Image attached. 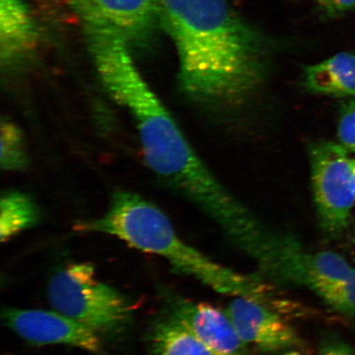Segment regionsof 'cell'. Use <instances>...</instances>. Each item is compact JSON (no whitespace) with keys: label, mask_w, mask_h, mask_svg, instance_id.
<instances>
[{"label":"cell","mask_w":355,"mask_h":355,"mask_svg":"<svg viewBox=\"0 0 355 355\" xmlns=\"http://www.w3.org/2000/svg\"><path fill=\"white\" fill-rule=\"evenodd\" d=\"M225 311L243 343L261 352H284L302 343L294 328L263 302L237 296Z\"/></svg>","instance_id":"ba28073f"},{"label":"cell","mask_w":355,"mask_h":355,"mask_svg":"<svg viewBox=\"0 0 355 355\" xmlns=\"http://www.w3.org/2000/svg\"><path fill=\"white\" fill-rule=\"evenodd\" d=\"M309 158L319 227L327 236H338L347 228L355 202L350 188L352 158L332 141L311 146Z\"/></svg>","instance_id":"5b68a950"},{"label":"cell","mask_w":355,"mask_h":355,"mask_svg":"<svg viewBox=\"0 0 355 355\" xmlns=\"http://www.w3.org/2000/svg\"><path fill=\"white\" fill-rule=\"evenodd\" d=\"M6 326L28 343L64 345L103 354L101 336L95 331L57 311L6 309Z\"/></svg>","instance_id":"52a82bcc"},{"label":"cell","mask_w":355,"mask_h":355,"mask_svg":"<svg viewBox=\"0 0 355 355\" xmlns=\"http://www.w3.org/2000/svg\"><path fill=\"white\" fill-rule=\"evenodd\" d=\"M314 293L337 312L355 316V272L349 278L327 284Z\"/></svg>","instance_id":"9a60e30c"},{"label":"cell","mask_w":355,"mask_h":355,"mask_svg":"<svg viewBox=\"0 0 355 355\" xmlns=\"http://www.w3.org/2000/svg\"><path fill=\"white\" fill-rule=\"evenodd\" d=\"M324 17L334 19L355 8V0H316Z\"/></svg>","instance_id":"e0dca14e"},{"label":"cell","mask_w":355,"mask_h":355,"mask_svg":"<svg viewBox=\"0 0 355 355\" xmlns=\"http://www.w3.org/2000/svg\"><path fill=\"white\" fill-rule=\"evenodd\" d=\"M354 239H355V229H354Z\"/></svg>","instance_id":"44dd1931"},{"label":"cell","mask_w":355,"mask_h":355,"mask_svg":"<svg viewBox=\"0 0 355 355\" xmlns=\"http://www.w3.org/2000/svg\"><path fill=\"white\" fill-rule=\"evenodd\" d=\"M146 341L150 355H216L167 310L150 323Z\"/></svg>","instance_id":"8fae6325"},{"label":"cell","mask_w":355,"mask_h":355,"mask_svg":"<svg viewBox=\"0 0 355 355\" xmlns=\"http://www.w3.org/2000/svg\"><path fill=\"white\" fill-rule=\"evenodd\" d=\"M303 85L315 94L355 96V55L341 52L305 68Z\"/></svg>","instance_id":"7c38bea8"},{"label":"cell","mask_w":355,"mask_h":355,"mask_svg":"<svg viewBox=\"0 0 355 355\" xmlns=\"http://www.w3.org/2000/svg\"><path fill=\"white\" fill-rule=\"evenodd\" d=\"M28 155L20 128L8 119L1 122V157L0 165L4 171L22 170L28 165Z\"/></svg>","instance_id":"5bb4252c"},{"label":"cell","mask_w":355,"mask_h":355,"mask_svg":"<svg viewBox=\"0 0 355 355\" xmlns=\"http://www.w3.org/2000/svg\"><path fill=\"white\" fill-rule=\"evenodd\" d=\"M48 299L57 312L101 336L122 335L130 327L132 306L116 288L96 277L92 263H73L57 272L48 286Z\"/></svg>","instance_id":"277c9868"},{"label":"cell","mask_w":355,"mask_h":355,"mask_svg":"<svg viewBox=\"0 0 355 355\" xmlns=\"http://www.w3.org/2000/svg\"><path fill=\"white\" fill-rule=\"evenodd\" d=\"M166 310L216 355H251L225 311L176 294L166 295Z\"/></svg>","instance_id":"9c48e42d"},{"label":"cell","mask_w":355,"mask_h":355,"mask_svg":"<svg viewBox=\"0 0 355 355\" xmlns=\"http://www.w3.org/2000/svg\"><path fill=\"white\" fill-rule=\"evenodd\" d=\"M74 229L112 235L137 250L162 257L177 273L193 277L220 294L252 298L259 292L254 277L217 263L186 243L165 213L139 195L115 193L104 216L80 222Z\"/></svg>","instance_id":"3957f363"},{"label":"cell","mask_w":355,"mask_h":355,"mask_svg":"<svg viewBox=\"0 0 355 355\" xmlns=\"http://www.w3.org/2000/svg\"><path fill=\"white\" fill-rule=\"evenodd\" d=\"M38 42L37 26L25 0H0V57L11 66L24 59Z\"/></svg>","instance_id":"30bf717a"},{"label":"cell","mask_w":355,"mask_h":355,"mask_svg":"<svg viewBox=\"0 0 355 355\" xmlns=\"http://www.w3.org/2000/svg\"><path fill=\"white\" fill-rule=\"evenodd\" d=\"M0 239L10 241L16 235L32 228L41 219L37 204L28 195L19 192L8 193L0 203Z\"/></svg>","instance_id":"4fadbf2b"},{"label":"cell","mask_w":355,"mask_h":355,"mask_svg":"<svg viewBox=\"0 0 355 355\" xmlns=\"http://www.w3.org/2000/svg\"><path fill=\"white\" fill-rule=\"evenodd\" d=\"M84 33H112L130 46L144 42L159 26L158 0H65Z\"/></svg>","instance_id":"8992f818"},{"label":"cell","mask_w":355,"mask_h":355,"mask_svg":"<svg viewBox=\"0 0 355 355\" xmlns=\"http://www.w3.org/2000/svg\"><path fill=\"white\" fill-rule=\"evenodd\" d=\"M350 188L355 199V158L352 159V168H350Z\"/></svg>","instance_id":"d6986e66"},{"label":"cell","mask_w":355,"mask_h":355,"mask_svg":"<svg viewBox=\"0 0 355 355\" xmlns=\"http://www.w3.org/2000/svg\"><path fill=\"white\" fill-rule=\"evenodd\" d=\"M340 144L355 154V100L346 101L340 110L338 123Z\"/></svg>","instance_id":"2e32d148"},{"label":"cell","mask_w":355,"mask_h":355,"mask_svg":"<svg viewBox=\"0 0 355 355\" xmlns=\"http://www.w3.org/2000/svg\"><path fill=\"white\" fill-rule=\"evenodd\" d=\"M282 355H303V354H301L299 352H297V350L294 349H290L286 350L285 353H284Z\"/></svg>","instance_id":"ffe728a7"},{"label":"cell","mask_w":355,"mask_h":355,"mask_svg":"<svg viewBox=\"0 0 355 355\" xmlns=\"http://www.w3.org/2000/svg\"><path fill=\"white\" fill-rule=\"evenodd\" d=\"M319 355H355V347L336 339L323 341Z\"/></svg>","instance_id":"ac0fdd59"},{"label":"cell","mask_w":355,"mask_h":355,"mask_svg":"<svg viewBox=\"0 0 355 355\" xmlns=\"http://www.w3.org/2000/svg\"><path fill=\"white\" fill-rule=\"evenodd\" d=\"M102 85L130 115L146 165L200 210H209L227 190L194 152L174 118L136 66L130 44L111 33H85Z\"/></svg>","instance_id":"7a4b0ae2"},{"label":"cell","mask_w":355,"mask_h":355,"mask_svg":"<svg viewBox=\"0 0 355 355\" xmlns=\"http://www.w3.org/2000/svg\"><path fill=\"white\" fill-rule=\"evenodd\" d=\"M158 17L175 44L180 85L191 98L236 104L263 82L272 42L228 0H158Z\"/></svg>","instance_id":"6da1fadb"}]
</instances>
